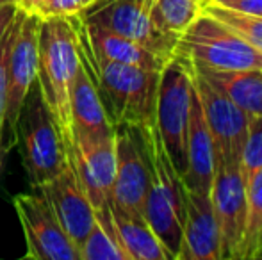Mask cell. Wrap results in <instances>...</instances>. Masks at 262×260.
<instances>
[{
	"label": "cell",
	"instance_id": "cell-5",
	"mask_svg": "<svg viewBox=\"0 0 262 260\" xmlns=\"http://www.w3.org/2000/svg\"><path fill=\"white\" fill-rule=\"evenodd\" d=\"M193 73L189 64L173 56L161 69L156 104V125L177 173H186Z\"/></svg>",
	"mask_w": 262,
	"mask_h": 260
},
{
	"label": "cell",
	"instance_id": "cell-4",
	"mask_svg": "<svg viewBox=\"0 0 262 260\" xmlns=\"http://www.w3.org/2000/svg\"><path fill=\"white\" fill-rule=\"evenodd\" d=\"M16 146H20L25 171L34 189L68 166L64 139L47 109L38 82L29 91L21 107L16 123Z\"/></svg>",
	"mask_w": 262,
	"mask_h": 260
},
{
	"label": "cell",
	"instance_id": "cell-33",
	"mask_svg": "<svg viewBox=\"0 0 262 260\" xmlns=\"http://www.w3.org/2000/svg\"><path fill=\"white\" fill-rule=\"evenodd\" d=\"M212 2H217V4H225V2H228V0H212Z\"/></svg>",
	"mask_w": 262,
	"mask_h": 260
},
{
	"label": "cell",
	"instance_id": "cell-18",
	"mask_svg": "<svg viewBox=\"0 0 262 260\" xmlns=\"http://www.w3.org/2000/svg\"><path fill=\"white\" fill-rule=\"evenodd\" d=\"M73 21L79 27V31L82 32L84 39L91 46V50L109 61L139 66V68L154 69V72H161L164 68V64L169 61L157 56L152 50L145 49L139 43L132 41L128 38H123L120 34H114V32L107 31V29L100 27V25L82 21L79 16H73Z\"/></svg>",
	"mask_w": 262,
	"mask_h": 260
},
{
	"label": "cell",
	"instance_id": "cell-30",
	"mask_svg": "<svg viewBox=\"0 0 262 260\" xmlns=\"http://www.w3.org/2000/svg\"><path fill=\"white\" fill-rule=\"evenodd\" d=\"M49 2V0H20V9H24L25 13H32V14H38L39 11H41V7L45 6V4Z\"/></svg>",
	"mask_w": 262,
	"mask_h": 260
},
{
	"label": "cell",
	"instance_id": "cell-22",
	"mask_svg": "<svg viewBox=\"0 0 262 260\" xmlns=\"http://www.w3.org/2000/svg\"><path fill=\"white\" fill-rule=\"evenodd\" d=\"M207 0H154V23L166 38L177 43L179 36L200 16Z\"/></svg>",
	"mask_w": 262,
	"mask_h": 260
},
{
	"label": "cell",
	"instance_id": "cell-32",
	"mask_svg": "<svg viewBox=\"0 0 262 260\" xmlns=\"http://www.w3.org/2000/svg\"><path fill=\"white\" fill-rule=\"evenodd\" d=\"M6 155H7V153L4 152V150H2V145H0V171L4 170V162H6Z\"/></svg>",
	"mask_w": 262,
	"mask_h": 260
},
{
	"label": "cell",
	"instance_id": "cell-11",
	"mask_svg": "<svg viewBox=\"0 0 262 260\" xmlns=\"http://www.w3.org/2000/svg\"><path fill=\"white\" fill-rule=\"evenodd\" d=\"M116 173L111 201L127 214L145 218V200L150 184V164L143 135L138 127H114Z\"/></svg>",
	"mask_w": 262,
	"mask_h": 260
},
{
	"label": "cell",
	"instance_id": "cell-12",
	"mask_svg": "<svg viewBox=\"0 0 262 260\" xmlns=\"http://www.w3.org/2000/svg\"><path fill=\"white\" fill-rule=\"evenodd\" d=\"M221 241V260L241 258L248 201L239 164H216L210 189Z\"/></svg>",
	"mask_w": 262,
	"mask_h": 260
},
{
	"label": "cell",
	"instance_id": "cell-20",
	"mask_svg": "<svg viewBox=\"0 0 262 260\" xmlns=\"http://www.w3.org/2000/svg\"><path fill=\"white\" fill-rule=\"evenodd\" d=\"M109 208L118 239L128 260H169V255L145 218L127 214L114 201H109Z\"/></svg>",
	"mask_w": 262,
	"mask_h": 260
},
{
	"label": "cell",
	"instance_id": "cell-23",
	"mask_svg": "<svg viewBox=\"0 0 262 260\" xmlns=\"http://www.w3.org/2000/svg\"><path fill=\"white\" fill-rule=\"evenodd\" d=\"M202 14H207L220 23H223L234 34H237L243 41H246L262 54V16L230 9L227 6L212 2V0H207L202 6Z\"/></svg>",
	"mask_w": 262,
	"mask_h": 260
},
{
	"label": "cell",
	"instance_id": "cell-24",
	"mask_svg": "<svg viewBox=\"0 0 262 260\" xmlns=\"http://www.w3.org/2000/svg\"><path fill=\"white\" fill-rule=\"evenodd\" d=\"M246 201H248V216H246L241 258H255L262 251V166L246 185Z\"/></svg>",
	"mask_w": 262,
	"mask_h": 260
},
{
	"label": "cell",
	"instance_id": "cell-13",
	"mask_svg": "<svg viewBox=\"0 0 262 260\" xmlns=\"http://www.w3.org/2000/svg\"><path fill=\"white\" fill-rule=\"evenodd\" d=\"M66 155L95 210L109 203L116 173L114 134L107 137L73 134L72 143L66 145Z\"/></svg>",
	"mask_w": 262,
	"mask_h": 260
},
{
	"label": "cell",
	"instance_id": "cell-27",
	"mask_svg": "<svg viewBox=\"0 0 262 260\" xmlns=\"http://www.w3.org/2000/svg\"><path fill=\"white\" fill-rule=\"evenodd\" d=\"M93 4V0H49L41 11L39 18H73Z\"/></svg>",
	"mask_w": 262,
	"mask_h": 260
},
{
	"label": "cell",
	"instance_id": "cell-2",
	"mask_svg": "<svg viewBox=\"0 0 262 260\" xmlns=\"http://www.w3.org/2000/svg\"><path fill=\"white\" fill-rule=\"evenodd\" d=\"M79 64V36L72 18H41L36 82L64 145L73 139L70 87Z\"/></svg>",
	"mask_w": 262,
	"mask_h": 260
},
{
	"label": "cell",
	"instance_id": "cell-15",
	"mask_svg": "<svg viewBox=\"0 0 262 260\" xmlns=\"http://www.w3.org/2000/svg\"><path fill=\"white\" fill-rule=\"evenodd\" d=\"M179 260H221L220 230L210 195L186 189V219Z\"/></svg>",
	"mask_w": 262,
	"mask_h": 260
},
{
	"label": "cell",
	"instance_id": "cell-3",
	"mask_svg": "<svg viewBox=\"0 0 262 260\" xmlns=\"http://www.w3.org/2000/svg\"><path fill=\"white\" fill-rule=\"evenodd\" d=\"M138 129L143 135L150 164V184L143 216L169 255V260H179L186 219V189L166 153L156 123Z\"/></svg>",
	"mask_w": 262,
	"mask_h": 260
},
{
	"label": "cell",
	"instance_id": "cell-31",
	"mask_svg": "<svg viewBox=\"0 0 262 260\" xmlns=\"http://www.w3.org/2000/svg\"><path fill=\"white\" fill-rule=\"evenodd\" d=\"M0 6H20V0H0Z\"/></svg>",
	"mask_w": 262,
	"mask_h": 260
},
{
	"label": "cell",
	"instance_id": "cell-7",
	"mask_svg": "<svg viewBox=\"0 0 262 260\" xmlns=\"http://www.w3.org/2000/svg\"><path fill=\"white\" fill-rule=\"evenodd\" d=\"M39 23L38 14L20 9L18 29L7 61V91L6 114L2 129V148L6 153L16 146V123L29 91L38 79V49H39Z\"/></svg>",
	"mask_w": 262,
	"mask_h": 260
},
{
	"label": "cell",
	"instance_id": "cell-19",
	"mask_svg": "<svg viewBox=\"0 0 262 260\" xmlns=\"http://www.w3.org/2000/svg\"><path fill=\"white\" fill-rule=\"evenodd\" d=\"M187 64L210 86L227 94L250 118L262 116V69H212L202 64Z\"/></svg>",
	"mask_w": 262,
	"mask_h": 260
},
{
	"label": "cell",
	"instance_id": "cell-21",
	"mask_svg": "<svg viewBox=\"0 0 262 260\" xmlns=\"http://www.w3.org/2000/svg\"><path fill=\"white\" fill-rule=\"evenodd\" d=\"M80 260H128L114 228L109 203L95 210V223L79 246Z\"/></svg>",
	"mask_w": 262,
	"mask_h": 260
},
{
	"label": "cell",
	"instance_id": "cell-26",
	"mask_svg": "<svg viewBox=\"0 0 262 260\" xmlns=\"http://www.w3.org/2000/svg\"><path fill=\"white\" fill-rule=\"evenodd\" d=\"M18 9L16 16L13 18L7 29L4 31L0 38V145H2V129H4V114H6V91H7V61H9V52L13 46V39L18 29ZM4 150V148H2Z\"/></svg>",
	"mask_w": 262,
	"mask_h": 260
},
{
	"label": "cell",
	"instance_id": "cell-14",
	"mask_svg": "<svg viewBox=\"0 0 262 260\" xmlns=\"http://www.w3.org/2000/svg\"><path fill=\"white\" fill-rule=\"evenodd\" d=\"M36 191L41 193L43 198L49 201L62 230L79 250L95 223V207L72 164L68 162V166L57 177L36 187Z\"/></svg>",
	"mask_w": 262,
	"mask_h": 260
},
{
	"label": "cell",
	"instance_id": "cell-9",
	"mask_svg": "<svg viewBox=\"0 0 262 260\" xmlns=\"http://www.w3.org/2000/svg\"><path fill=\"white\" fill-rule=\"evenodd\" d=\"M13 207L25 237V258L80 260L79 250L62 230L49 201L39 191L13 198Z\"/></svg>",
	"mask_w": 262,
	"mask_h": 260
},
{
	"label": "cell",
	"instance_id": "cell-17",
	"mask_svg": "<svg viewBox=\"0 0 262 260\" xmlns=\"http://www.w3.org/2000/svg\"><path fill=\"white\" fill-rule=\"evenodd\" d=\"M70 114L73 134L86 137H107L114 134V125L107 116L97 84L82 57L70 87Z\"/></svg>",
	"mask_w": 262,
	"mask_h": 260
},
{
	"label": "cell",
	"instance_id": "cell-1",
	"mask_svg": "<svg viewBox=\"0 0 262 260\" xmlns=\"http://www.w3.org/2000/svg\"><path fill=\"white\" fill-rule=\"evenodd\" d=\"M73 20V18H72ZM75 25V21H73ZM79 36L80 57L86 63L100 93L111 123L132 127H150L156 123V104L161 72L116 63L91 50L82 32Z\"/></svg>",
	"mask_w": 262,
	"mask_h": 260
},
{
	"label": "cell",
	"instance_id": "cell-25",
	"mask_svg": "<svg viewBox=\"0 0 262 260\" xmlns=\"http://www.w3.org/2000/svg\"><path fill=\"white\" fill-rule=\"evenodd\" d=\"M262 166V116L250 118L248 135H246L245 148L241 153V177L245 182V187L250 184L253 175Z\"/></svg>",
	"mask_w": 262,
	"mask_h": 260
},
{
	"label": "cell",
	"instance_id": "cell-28",
	"mask_svg": "<svg viewBox=\"0 0 262 260\" xmlns=\"http://www.w3.org/2000/svg\"><path fill=\"white\" fill-rule=\"evenodd\" d=\"M221 6H227L230 9L243 11V13H248V14L262 16V0H228V2L221 4Z\"/></svg>",
	"mask_w": 262,
	"mask_h": 260
},
{
	"label": "cell",
	"instance_id": "cell-16",
	"mask_svg": "<svg viewBox=\"0 0 262 260\" xmlns=\"http://www.w3.org/2000/svg\"><path fill=\"white\" fill-rule=\"evenodd\" d=\"M214 180V145L202 111L200 98L193 86L187 130V166L182 175V184L187 191L210 195Z\"/></svg>",
	"mask_w": 262,
	"mask_h": 260
},
{
	"label": "cell",
	"instance_id": "cell-29",
	"mask_svg": "<svg viewBox=\"0 0 262 260\" xmlns=\"http://www.w3.org/2000/svg\"><path fill=\"white\" fill-rule=\"evenodd\" d=\"M18 9L16 6H0V38H2L4 31L7 29V25L13 21V18L16 16Z\"/></svg>",
	"mask_w": 262,
	"mask_h": 260
},
{
	"label": "cell",
	"instance_id": "cell-35",
	"mask_svg": "<svg viewBox=\"0 0 262 260\" xmlns=\"http://www.w3.org/2000/svg\"><path fill=\"white\" fill-rule=\"evenodd\" d=\"M93 2H95V0H93Z\"/></svg>",
	"mask_w": 262,
	"mask_h": 260
},
{
	"label": "cell",
	"instance_id": "cell-6",
	"mask_svg": "<svg viewBox=\"0 0 262 260\" xmlns=\"http://www.w3.org/2000/svg\"><path fill=\"white\" fill-rule=\"evenodd\" d=\"M173 56L212 69H262L259 50L202 13L179 36Z\"/></svg>",
	"mask_w": 262,
	"mask_h": 260
},
{
	"label": "cell",
	"instance_id": "cell-34",
	"mask_svg": "<svg viewBox=\"0 0 262 260\" xmlns=\"http://www.w3.org/2000/svg\"><path fill=\"white\" fill-rule=\"evenodd\" d=\"M260 253H262V251H260ZM259 257H260V255H259Z\"/></svg>",
	"mask_w": 262,
	"mask_h": 260
},
{
	"label": "cell",
	"instance_id": "cell-8",
	"mask_svg": "<svg viewBox=\"0 0 262 260\" xmlns=\"http://www.w3.org/2000/svg\"><path fill=\"white\" fill-rule=\"evenodd\" d=\"M154 0H95L79 18L128 38L164 59H171L177 43L154 23Z\"/></svg>",
	"mask_w": 262,
	"mask_h": 260
},
{
	"label": "cell",
	"instance_id": "cell-10",
	"mask_svg": "<svg viewBox=\"0 0 262 260\" xmlns=\"http://www.w3.org/2000/svg\"><path fill=\"white\" fill-rule=\"evenodd\" d=\"M191 73H193V86L200 98L202 111L212 137L214 166L241 164V153L248 135L250 116L241 107H237L227 94L202 79L196 72L191 69Z\"/></svg>",
	"mask_w": 262,
	"mask_h": 260
}]
</instances>
